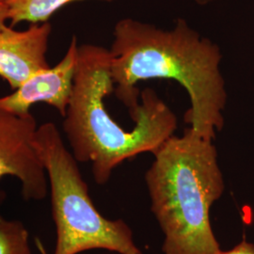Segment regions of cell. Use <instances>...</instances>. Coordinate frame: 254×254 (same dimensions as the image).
<instances>
[{"label":"cell","instance_id":"obj_1","mask_svg":"<svg viewBox=\"0 0 254 254\" xmlns=\"http://www.w3.org/2000/svg\"><path fill=\"white\" fill-rule=\"evenodd\" d=\"M110 73L119 100L134 112L140 102L137 83L173 79L188 92L190 108L185 122L200 136L214 140L224 126L227 91L220 70L222 54L217 44L178 19L164 30L135 19L115 25Z\"/></svg>","mask_w":254,"mask_h":254},{"label":"cell","instance_id":"obj_2","mask_svg":"<svg viewBox=\"0 0 254 254\" xmlns=\"http://www.w3.org/2000/svg\"><path fill=\"white\" fill-rule=\"evenodd\" d=\"M110 61L109 49L103 46H78L73 91L63 126L73 157L77 162L91 163L98 185L108 183L127 159L154 154L177 129L174 112L152 89L140 93V103L131 113L135 122L132 129L116 123L105 103L115 90Z\"/></svg>","mask_w":254,"mask_h":254},{"label":"cell","instance_id":"obj_3","mask_svg":"<svg viewBox=\"0 0 254 254\" xmlns=\"http://www.w3.org/2000/svg\"><path fill=\"white\" fill-rule=\"evenodd\" d=\"M145 182L154 214L164 235L163 254H216L210 209L225 184L213 140L186 129L170 136L154 154Z\"/></svg>","mask_w":254,"mask_h":254},{"label":"cell","instance_id":"obj_4","mask_svg":"<svg viewBox=\"0 0 254 254\" xmlns=\"http://www.w3.org/2000/svg\"><path fill=\"white\" fill-rule=\"evenodd\" d=\"M34 145L46 169L51 210L57 230L54 254L106 250L119 254H143L123 219L102 216L91 200L77 161L53 123L37 128Z\"/></svg>","mask_w":254,"mask_h":254},{"label":"cell","instance_id":"obj_5","mask_svg":"<svg viewBox=\"0 0 254 254\" xmlns=\"http://www.w3.org/2000/svg\"><path fill=\"white\" fill-rule=\"evenodd\" d=\"M36 119L29 112L16 115L0 109V179L13 176L23 197L42 200L48 193L46 169L34 145Z\"/></svg>","mask_w":254,"mask_h":254},{"label":"cell","instance_id":"obj_6","mask_svg":"<svg viewBox=\"0 0 254 254\" xmlns=\"http://www.w3.org/2000/svg\"><path fill=\"white\" fill-rule=\"evenodd\" d=\"M77 60V38L73 36L64 59L54 67L32 75L11 94L0 97V109L25 115L34 104L46 103L64 118L72 96Z\"/></svg>","mask_w":254,"mask_h":254},{"label":"cell","instance_id":"obj_7","mask_svg":"<svg viewBox=\"0 0 254 254\" xmlns=\"http://www.w3.org/2000/svg\"><path fill=\"white\" fill-rule=\"evenodd\" d=\"M51 31L48 22L32 24L21 31L9 27L0 31V76L11 89L51 67L46 59Z\"/></svg>","mask_w":254,"mask_h":254},{"label":"cell","instance_id":"obj_8","mask_svg":"<svg viewBox=\"0 0 254 254\" xmlns=\"http://www.w3.org/2000/svg\"><path fill=\"white\" fill-rule=\"evenodd\" d=\"M76 1L84 0H8L10 25L15 26L23 22L31 25L46 23L58 10Z\"/></svg>","mask_w":254,"mask_h":254},{"label":"cell","instance_id":"obj_9","mask_svg":"<svg viewBox=\"0 0 254 254\" xmlns=\"http://www.w3.org/2000/svg\"><path fill=\"white\" fill-rule=\"evenodd\" d=\"M0 254H31L28 232L22 222L0 216Z\"/></svg>","mask_w":254,"mask_h":254},{"label":"cell","instance_id":"obj_10","mask_svg":"<svg viewBox=\"0 0 254 254\" xmlns=\"http://www.w3.org/2000/svg\"><path fill=\"white\" fill-rule=\"evenodd\" d=\"M216 254H254V244L247 241L245 238L229 251L220 250Z\"/></svg>","mask_w":254,"mask_h":254},{"label":"cell","instance_id":"obj_11","mask_svg":"<svg viewBox=\"0 0 254 254\" xmlns=\"http://www.w3.org/2000/svg\"><path fill=\"white\" fill-rule=\"evenodd\" d=\"M7 20H9L8 0H0V31L7 27Z\"/></svg>","mask_w":254,"mask_h":254}]
</instances>
